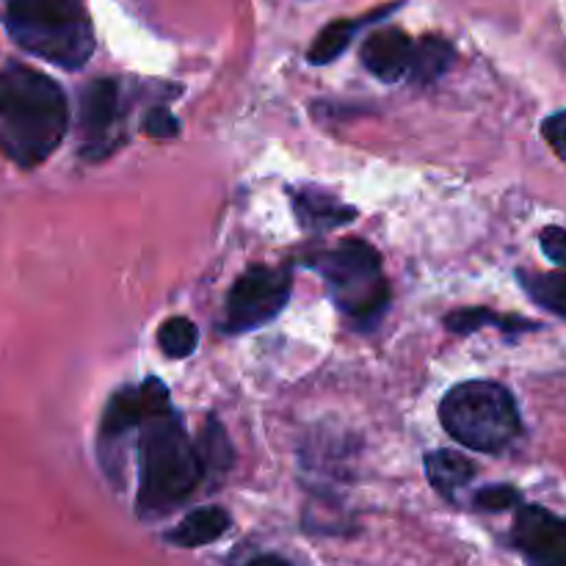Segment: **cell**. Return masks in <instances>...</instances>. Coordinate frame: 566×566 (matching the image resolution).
Masks as SVG:
<instances>
[{
  "instance_id": "obj_3",
  "label": "cell",
  "mask_w": 566,
  "mask_h": 566,
  "mask_svg": "<svg viewBox=\"0 0 566 566\" xmlns=\"http://www.w3.org/2000/svg\"><path fill=\"white\" fill-rule=\"evenodd\" d=\"M6 31L25 53L64 70H81L94 53L83 0H9Z\"/></svg>"
},
{
  "instance_id": "obj_11",
  "label": "cell",
  "mask_w": 566,
  "mask_h": 566,
  "mask_svg": "<svg viewBox=\"0 0 566 566\" xmlns=\"http://www.w3.org/2000/svg\"><path fill=\"white\" fill-rule=\"evenodd\" d=\"M293 197V213H296L302 230L313 232V235H326V232L346 227L357 219V208L337 199L335 193L324 191V188L304 186L291 191Z\"/></svg>"
},
{
  "instance_id": "obj_10",
  "label": "cell",
  "mask_w": 566,
  "mask_h": 566,
  "mask_svg": "<svg viewBox=\"0 0 566 566\" xmlns=\"http://www.w3.org/2000/svg\"><path fill=\"white\" fill-rule=\"evenodd\" d=\"M415 42L401 31V28H381L374 31L363 44L365 70L374 72L379 81L396 83L401 77H409V66H412Z\"/></svg>"
},
{
  "instance_id": "obj_9",
  "label": "cell",
  "mask_w": 566,
  "mask_h": 566,
  "mask_svg": "<svg viewBox=\"0 0 566 566\" xmlns=\"http://www.w3.org/2000/svg\"><path fill=\"white\" fill-rule=\"evenodd\" d=\"M142 415H144L142 387H119V390L108 398V403H105L97 448H99V462H103V470L114 481H119V464H122L119 446L125 442V437H130L133 429L142 426Z\"/></svg>"
},
{
  "instance_id": "obj_1",
  "label": "cell",
  "mask_w": 566,
  "mask_h": 566,
  "mask_svg": "<svg viewBox=\"0 0 566 566\" xmlns=\"http://www.w3.org/2000/svg\"><path fill=\"white\" fill-rule=\"evenodd\" d=\"M144 415L138 426V514L164 517L186 503L202 484L205 470L197 442L188 437L182 418L171 407L160 379L142 385Z\"/></svg>"
},
{
  "instance_id": "obj_2",
  "label": "cell",
  "mask_w": 566,
  "mask_h": 566,
  "mask_svg": "<svg viewBox=\"0 0 566 566\" xmlns=\"http://www.w3.org/2000/svg\"><path fill=\"white\" fill-rule=\"evenodd\" d=\"M66 97L53 77L25 64L0 70V153L20 169L44 164L64 142Z\"/></svg>"
},
{
  "instance_id": "obj_17",
  "label": "cell",
  "mask_w": 566,
  "mask_h": 566,
  "mask_svg": "<svg viewBox=\"0 0 566 566\" xmlns=\"http://www.w3.org/2000/svg\"><path fill=\"white\" fill-rule=\"evenodd\" d=\"M197 451H199V462H202V470H205V479H219V475H224L227 470H230L232 464L230 437H227L224 426H221L216 418H208L205 429L199 431Z\"/></svg>"
},
{
  "instance_id": "obj_8",
  "label": "cell",
  "mask_w": 566,
  "mask_h": 566,
  "mask_svg": "<svg viewBox=\"0 0 566 566\" xmlns=\"http://www.w3.org/2000/svg\"><path fill=\"white\" fill-rule=\"evenodd\" d=\"M512 542L534 566H566V520L542 506H520Z\"/></svg>"
},
{
  "instance_id": "obj_19",
  "label": "cell",
  "mask_w": 566,
  "mask_h": 566,
  "mask_svg": "<svg viewBox=\"0 0 566 566\" xmlns=\"http://www.w3.org/2000/svg\"><path fill=\"white\" fill-rule=\"evenodd\" d=\"M155 340H158V348L169 359H186L191 357L193 348H197L199 332L191 321L182 318V315H175V318H166L164 324H160Z\"/></svg>"
},
{
  "instance_id": "obj_20",
  "label": "cell",
  "mask_w": 566,
  "mask_h": 566,
  "mask_svg": "<svg viewBox=\"0 0 566 566\" xmlns=\"http://www.w3.org/2000/svg\"><path fill=\"white\" fill-rule=\"evenodd\" d=\"M473 503L475 509H484V512H509V509L520 506V492L509 484H492L475 492Z\"/></svg>"
},
{
  "instance_id": "obj_23",
  "label": "cell",
  "mask_w": 566,
  "mask_h": 566,
  "mask_svg": "<svg viewBox=\"0 0 566 566\" xmlns=\"http://www.w3.org/2000/svg\"><path fill=\"white\" fill-rule=\"evenodd\" d=\"M542 136H545V142L556 149L558 158L566 160V111H558V114L547 116V119L542 122Z\"/></svg>"
},
{
  "instance_id": "obj_12",
  "label": "cell",
  "mask_w": 566,
  "mask_h": 566,
  "mask_svg": "<svg viewBox=\"0 0 566 566\" xmlns=\"http://www.w3.org/2000/svg\"><path fill=\"white\" fill-rule=\"evenodd\" d=\"M392 9H396V6H387V9L374 11V14H368V17H359V20L329 22V25H326L324 31L315 36V42L310 44L307 61H310V64H315V66L332 64V61L340 59V55L346 53V48L352 44V39L357 36L359 28L368 25V22H376L379 17H387Z\"/></svg>"
},
{
  "instance_id": "obj_21",
  "label": "cell",
  "mask_w": 566,
  "mask_h": 566,
  "mask_svg": "<svg viewBox=\"0 0 566 566\" xmlns=\"http://www.w3.org/2000/svg\"><path fill=\"white\" fill-rule=\"evenodd\" d=\"M142 130L153 138H175L180 133V122H177L175 114H169L166 108L155 105L144 114L142 119Z\"/></svg>"
},
{
  "instance_id": "obj_18",
  "label": "cell",
  "mask_w": 566,
  "mask_h": 566,
  "mask_svg": "<svg viewBox=\"0 0 566 566\" xmlns=\"http://www.w3.org/2000/svg\"><path fill=\"white\" fill-rule=\"evenodd\" d=\"M525 293L534 298L539 307L551 310L553 315L566 321V271H553V274H525L520 271Z\"/></svg>"
},
{
  "instance_id": "obj_13",
  "label": "cell",
  "mask_w": 566,
  "mask_h": 566,
  "mask_svg": "<svg viewBox=\"0 0 566 566\" xmlns=\"http://www.w3.org/2000/svg\"><path fill=\"white\" fill-rule=\"evenodd\" d=\"M232 520L221 506H205L188 514L180 525L169 534V542L177 547H205L230 531Z\"/></svg>"
},
{
  "instance_id": "obj_6",
  "label": "cell",
  "mask_w": 566,
  "mask_h": 566,
  "mask_svg": "<svg viewBox=\"0 0 566 566\" xmlns=\"http://www.w3.org/2000/svg\"><path fill=\"white\" fill-rule=\"evenodd\" d=\"M291 298V271L252 265L232 285L224 307V332H252L269 324Z\"/></svg>"
},
{
  "instance_id": "obj_7",
  "label": "cell",
  "mask_w": 566,
  "mask_h": 566,
  "mask_svg": "<svg viewBox=\"0 0 566 566\" xmlns=\"http://www.w3.org/2000/svg\"><path fill=\"white\" fill-rule=\"evenodd\" d=\"M122 88L114 77H97L81 92V108H77V149L81 158L103 160L114 153L122 142Z\"/></svg>"
},
{
  "instance_id": "obj_5",
  "label": "cell",
  "mask_w": 566,
  "mask_h": 566,
  "mask_svg": "<svg viewBox=\"0 0 566 566\" xmlns=\"http://www.w3.org/2000/svg\"><path fill=\"white\" fill-rule=\"evenodd\" d=\"M442 429L481 453H501L523 431L512 392L495 381H462L440 403Z\"/></svg>"
},
{
  "instance_id": "obj_14",
  "label": "cell",
  "mask_w": 566,
  "mask_h": 566,
  "mask_svg": "<svg viewBox=\"0 0 566 566\" xmlns=\"http://www.w3.org/2000/svg\"><path fill=\"white\" fill-rule=\"evenodd\" d=\"M429 484L448 501H457V492L475 479V464L457 451H431L426 457Z\"/></svg>"
},
{
  "instance_id": "obj_24",
  "label": "cell",
  "mask_w": 566,
  "mask_h": 566,
  "mask_svg": "<svg viewBox=\"0 0 566 566\" xmlns=\"http://www.w3.org/2000/svg\"><path fill=\"white\" fill-rule=\"evenodd\" d=\"M247 566H293V564L285 562V558H280V556H258V558H252Z\"/></svg>"
},
{
  "instance_id": "obj_4",
  "label": "cell",
  "mask_w": 566,
  "mask_h": 566,
  "mask_svg": "<svg viewBox=\"0 0 566 566\" xmlns=\"http://www.w3.org/2000/svg\"><path fill=\"white\" fill-rule=\"evenodd\" d=\"M307 265L329 287V298L352 324L370 329L390 307V285L381 271V254L363 238L310 254Z\"/></svg>"
},
{
  "instance_id": "obj_16",
  "label": "cell",
  "mask_w": 566,
  "mask_h": 566,
  "mask_svg": "<svg viewBox=\"0 0 566 566\" xmlns=\"http://www.w3.org/2000/svg\"><path fill=\"white\" fill-rule=\"evenodd\" d=\"M446 326L453 335H473V332L484 329V326H497L501 332H536L542 329L534 321H525L520 315H497L490 307H468L457 310V313L446 315Z\"/></svg>"
},
{
  "instance_id": "obj_15",
  "label": "cell",
  "mask_w": 566,
  "mask_h": 566,
  "mask_svg": "<svg viewBox=\"0 0 566 566\" xmlns=\"http://www.w3.org/2000/svg\"><path fill=\"white\" fill-rule=\"evenodd\" d=\"M453 59H457V50L448 39L442 36H423L415 44L412 53V66H409V81L420 83H434L437 77L446 75L451 70Z\"/></svg>"
},
{
  "instance_id": "obj_22",
  "label": "cell",
  "mask_w": 566,
  "mask_h": 566,
  "mask_svg": "<svg viewBox=\"0 0 566 566\" xmlns=\"http://www.w3.org/2000/svg\"><path fill=\"white\" fill-rule=\"evenodd\" d=\"M542 252H545L547 260L564 265L566 269V230L564 227H545L539 235Z\"/></svg>"
}]
</instances>
